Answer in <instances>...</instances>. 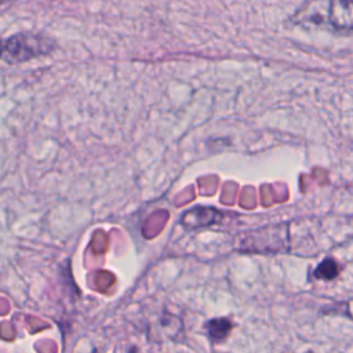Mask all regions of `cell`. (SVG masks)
Here are the masks:
<instances>
[{
  "label": "cell",
  "mask_w": 353,
  "mask_h": 353,
  "mask_svg": "<svg viewBox=\"0 0 353 353\" xmlns=\"http://www.w3.org/2000/svg\"><path fill=\"white\" fill-rule=\"evenodd\" d=\"M7 1H8V0H0V7H1L4 3H7Z\"/></svg>",
  "instance_id": "8992f818"
},
{
  "label": "cell",
  "mask_w": 353,
  "mask_h": 353,
  "mask_svg": "<svg viewBox=\"0 0 353 353\" xmlns=\"http://www.w3.org/2000/svg\"><path fill=\"white\" fill-rule=\"evenodd\" d=\"M339 274V266L336 265V262L331 258H327L325 261H323L316 272H314V276L319 277V279H323V280H332L335 279L336 276Z\"/></svg>",
  "instance_id": "5b68a950"
},
{
  "label": "cell",
  "mask_w": 353,
  "mask_h": 353,
  "mask_svg": "<svg viewBox=\"0 0 353 353\" xmlns=\"http://www.w3.org/2000/svg\"><path fill=\"white\" fill-rule=\"evenodd\" d=\"M295 19L339 32L353 30V0H307L296 11Z\"/></svg>",
  "instance_id": "6da1fadb"
},
{
  "label": "cell",
  "mask_w": 353,
  "mask_h": 353,
  "mask_svg": "<svg viewBox=\"0 0 353 353\" xmlns=\"http://www.w3.org/2000/svg\"><path fill=\"white\" fill-rule=\"evenodd\" d=\"M216 211L212 208H203V207H197L193 208L190 211H188L183 218H182V223L185 225V228L192 229V228H200V226H205L208 223L215 222L216 216H215Z\"/></svg>",
  "instance_id": "3957f363"
},
{
  "label": "cell",
  "mask_w": 353,
  "mask_h": 353,
  "mask_svg": "<svg viewBox=\"0 0 353 353\" xmlns=\"http://www.w3.org/2000/svg\"><path fill=\"white\" fill-rule=\"evenodd\" d=\"M205 330L212 341H222L229 335L232 323L228 319H212L205 324Z\"/></svg>",
  "instance_id": "277c9868"
},
{
  "label": "cell",
  "mask_w": 353,
  "mask_h": 353,
  "mask_svg": "<svg viewBox=\"0 0 353 353\" xmlns=\"http://www.w3.org/2000/svg\"><path fill=\"white\" fill-rule=\"evenodd\" d=\"M57 48V41L41 33H17L0 40V61L21 63L39 57L50 55Z\"/></svg>",
  "instance_id": "7a4b0ae2"
}]
</instances>
